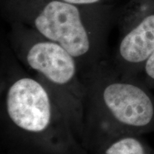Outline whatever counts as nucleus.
I'll list each match as a JSON object with an SVG mask.
<instances>
[{
	"label": "nucleus",
	"instance_id": "1",
	"mask_svg": "<svg viewBox=\"0 0 154 154\" xmlns=\"http://www.w3.org/2000/svg\"><path fill=\"white\" fill-rule=\"evenodd\" d=\"M1 144L8 154H88L54 97L1 42Z\"/></svg>",
	"mask_w": 154,
	"mask_h": 154
},
{
	"label": "nucleus",
	"instance_id": "2",
	"mask_svg": "<svg viewBox=\"0 0 154 154\" xmlns=\"http://www.w3.org/2000/svg\"><path fill=\"white\" fill-rule=\"evenodd\" d=\"M113 3L82 6L61 0H0L8 24L29 26L75 58L82 74L107 59V38L116 22Z\"/></svg>",
	"mask_w": 154,
	"mask_h": 154
},
{
	"label": "nucleus",
	"instance_id": "3",
	"mask_svg": "<svg viewBox=\"0 0 154 154\" xmlns=\"http://www.w3.org/2000/svg\"><path fill=\"white\" fill-rule=\"evenodd\" d=\"M82 77L86 89L84 146L96 134L154 133V94L139 79L123 76L109 58Z\"/></svg>",
	"mask_w": 154,
	"mask_h": 154
},
{
	"label": "nucleus",
	"instance_id": "4",
	"mask_svg": "<svg viewBox=\"0 0 154 154\" xmlns=\"http://www.w3.org/2000/svg\"><path fill=\"white\" fill-rule=\"evenodd\" d=\"M7 44L21 64L44 84L84 145L86 89L79 63L59 44L18 22L9 24Z\"/></svg>",
	"mask_w": 154,
	"mask_h": 154
},
{
	"label": "nucleus",
	"instance_id": "5",
	"mask_svg": "<svg viewBox=\"0 0 154 154\" xmlns=\"http://www.w3.org/2000/svg\"><path fill=\"white\" fill-rule=\"evenodd\" d=\"M112 61L121 75L136 78L154 51V9L121 31Z\"/></svg>",
	"mask_w": 154,
	"mask_h": 154
},
{
	"label": "nucleus",
	"instance_id": "6",
	"mask_svg": "<svg viewBox=\"0 0 154 154\" xmlns=\"http://www.w3.org/2000/svg\"><path fill=\"white\" fill-rule=\"evenodd\" d=\"M84 147L91 154H154V148L141 135L101 133L91 135Z\"/></svg>",
	"mask_w": 154,
	"mask_h": 154
},
{
	"label": "nucleus",
	"instance_id": "7",
	"mask_svg": "<svg viewBox=\"0 0 154 154\" xmlns=\"http://www.w3.org/2000/svg\"><path fill=\"white\" fill-rule=\"evenodd\" d=\"M137 79L150 89L154 90V51L146 61Z\"/></svg>",
	"mask_w": 154,
	"mask_h": 154
},
{
	"label": "nucleus",
	"instance_id": "8",
	"mask_svg": "<svg viewBox=\"0 0 154 154\" xmlns=\"http://www.w3.org/2000/svg\"><path fill=\"white\" fill-rule=\"evenodd\" d=\"M70 4L82 6H96L113 3V0H61Z\"/></svg>",
	"mask_w": 154,
	"mask_h": 154
}]
</instances>
